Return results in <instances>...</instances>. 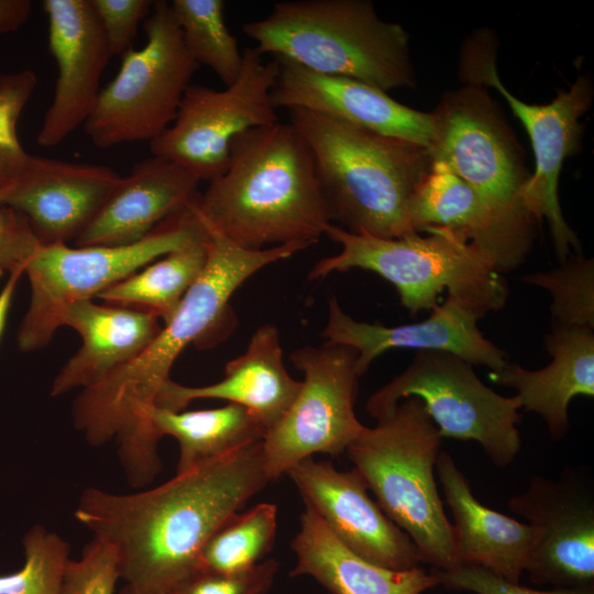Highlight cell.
Segmentation results:
<instances>
[{
	"label": "cell",
	"instance_id": "cell-20",
	"mask_svg": "<svg viewBox=\"0 0 594 594\" xmlns=\"http://www.w3.org/2000/svg\"><path fill=\"white\" fill-rule=\"evenodd\" d=\"M279 73L272 89L275 108H304L372 132L429 147L431 112L409 108L387 92L358 80L321 75L274 57Z\"/></svg>",
	"mask_w": 594,
	"mask_h": 594
},
{
	"label": "cell",
	"instance_id": "cell-3",
	"mask_svg": "<svg viewBox=\"0 0 594 594\" xmlns=\"http://www.w3.org/2000/svg\"><path fill=\"white\" fill-rule=\"evenodd\" d=\"M288 114L311 152L331 222L377 238L415 233L409 205L432 166L427 147L309 109Z\"/></svg>",
	"mask_w": 594,
	"mask_h": 594
},
{
	"label": "cell",
	"instance_id": "cell-29",
	"mask_svg": "<svg viewBox=\"0 0 594 594\" xmlns=\"http://www.w3.org/2000/svg\"><path fill=\"white\" fill-rule=\"evenodd\" d=\"M207 260L208 237L155 260L97 298L106 304L150 311L165 324L204 272Z\"/></svg>",
	"mask_w": 594,
	"mask_h": 594
},
{
	"label": "cell",
	"instance_id": "cell-10",
	"mask_svg": "<svg viewBox=\"0 0 594 594\" xmlns=\"http://www.w3.org/2000/svg\"><path fill=\"white\" fill-rule=\"evenodd\" d=\"M470 362L448 352L416 351L407 369L366 402L378 420L400 400L417 397L442 438L477 442L492 463L505 469L521 447L520 402L487 387Z\"/></svg>",
	"mask_w": 594,
	"mask_h": 594
},
{
	"label": "cell",
	"instance_id": "cell-15",
	"mask_svg": "<svg viewBox=\"0 0 594 594\" xmlns=\"http://www.w3.org/2000/svg\"><path fill=\"white\" fill-rule=\"evenodd\" d=\"M507 506L536 530L525 568L534 583L594 587V484L588 470L569 466L557 480L535 475Z\"/></svg>",
	"mask_w": 594,
	"mask_h": 594
},
{
	"label": "cell",
	"instance_id": "cell-4",
	"mask_svg": "<svg viewBox=\"0 0 594 594\" xmlns=\"http://www.w3.org/2000/svg\"><path fill=\"white\" fill-rule=\"evenodd\" d=\"M256 51L310 72L358 80L385 92L416 85L405 29L378 16L367 0L277 2L243 24Z\"/></svg>",
	"mask_w": 594,
	"mask_h": 594
},
{
	"label": "cell",
	"instance_id": "cell-8",
	"mask_svg": "<svg viewBox=\"0 0 594 594\" xmlns=\"http://www.w3.org/2000/svg\"><path fill=\"white\" fill-rule=\"evenodd\" d=\"M193 202L134 243L75 248L40 244L24 267L31 299L18 330L20 350L46 346L59 328L58 315L66 305L97 298L155 260L206 239L208 230Z\"/></svg>",
	"mask_w": 594,
	"mask_h": 594
},
{
	"label": "cell",
	"instance_id": "cell-31",
	"mask_svg": "<svg viewBox=\"0 0 594 594\" xmlns=\"http://www.w3.org/2000/svg\"><path fill=\"white\" fill-rule=\"evenodd\" d=\"M172 11L185 46L196 62L209 67L228 87L239 76L242 53L224 21L222 0H174Z\"/></svg>",
	"mask_w": 594,
	"mask_h": 594
},
{
	"label": "cell",
	"instance_id": "cell-16",
	"mask_svg": "<svg viewBox=\"0 0 594 594\" xmlns=\"http://www.w3.org/2000/svg\"><path fill=\"white\" fill-rule=\"evenodd\" d=\"M286 474L305 505L358 556L396 571L415 569L422 562L414 541L370 497L354 468L339 471L329 461L307 458Z\"/></svg>",
	"mask_w": 594,
	"mask_h": 594
},
{
	"label": "cell",
	"instance_id": "cell-42",
	"mask_svg": "<svg viewBox=\"0 0 594 594\" xmlns=\"http://www.w3.org/2000/svg\"><path fill=\"white\" fill-rule=\"evenodd\" d=\"M120 594H143L141 592H139L138 590H135L134 587H132L131 585L127 584L122 590H121V593Z\"/></svg>",
	"mask_w": 594,
	"mask_h": 594
},
{
	"label": "cell",
	"instance_id": "cell-7",
	"mask_svg": "<svg viewBox=\"0 0 594 594\" xmlns=\"http://www.w3.org/2000/svg\"><path fill=\"white\" fill-rule=\"evenodd\" d=\"M208 234L206 267L173 318L138 356L92 387L98 405L118 421L136 424L147 416L178 355L220 324L231 296L251 275L308 248L287 243L250 250L218 232L208 230Z\"/></svg>",
	"mask_w": 594,
	"mask_h": 594
},
{
	"label": "cell",
	"instance_id": "cell-1",
	"mask_svg": "<svg viewBox=\"0 0 594 594\" xmlns=\"http://www.w3.org/2000/svg\"><path fill=\"white\" fill-rule=\"evenodd\" d=\"M270 482L261 440L144 492L87 488L75 518L113 548L129 585L166 594L198 569L212 532Z\"/></svg>",
	"mask_w": 594,
	"mask_h": 594
},
{
	"label": "cell",
	"instance_id": "cell-37",
	"mask_svg": "<svg viewBox=\"0 0 594 594\" xmlns=\"http://www.w3.org/2000/svg\"><path fill=\"white\" fill-rule=\"evenodd\" d=\"M440 584L476 594H594V587H556L550 591L532 590L509 582L493 572L477 566L460 564L447 570L432 569Z\"/></svg>",
	"mask_w": 594,
	"mask_h": 594
},
{
	"label": "cell",
	"instance_id": "cell-27",
	"mask_svg": "<svg viewBox=\"0 0 594 594\" xmlns=\"http://www.w3.org/2000/svg\"><path fill=\"white\" fill-rule=\"evenodd\" d=\"M299 522L290 543L296 556L290 576H311L332 594H421L439 584L420 566L396 571L363 559L306 505Z\"/></svg>",
	"mask_w": 594,
	"mask_h": 594
},
{
	"label": "cell",
	"instance_id": "cell-38",
	"mask_svg": "<svg viewBox=\"0 0 594 594\" xmlns=\"http://www.w3.org/2000/svg\"><path fill=\"white\" fill-rule=\"evenodd\" d=\"M105 32L111 55H123L131 48L139 24L152 9L151 0H90Z\"/></svg>",
	"mask_w": 594,
	"mask_h": 594
},
{
	"label": "cell",
	"instance_id": "cell-19",
	"mask_svg": "<svg viewBox=\"0 0 594 594\" xmlns=\"http://www.w3.org/2000/svg\"><path fill=\"white\" fill-rule=\"evenodd\" d=\"M121 178L107 166L31 155L21 175L0 190V205L22 213L41 244H67L91 223Z\"/></svg>",
	"mask_w": 594,
	"mask_h": 594
},
{
	"label": "cell",
	"instance_id": "cell-33",
	"mask_svg": "<svg viewBox=\"0 0 594 594\" xmlns=\"http://www.w3.org/2000/svg\"><path fill=\"white\" fill-rule=\"evenodd\" d=\"M23 544L24 566L0 575V594H61L69 544L40 525L28 531Z\"/></svg>",
	"mask_w": 594,
	"mask_h": 594
},
{
	"label": "cell",
	"instance_id": "cell-2",
	"mask_svg": "<svg viewBox=\"0 0 594 594\" xmlns=\"http://www.w3.org/2000/svg\"><path fill=\"white\" fill-rule=\"evenodd\" d=\"M193 208L207 230L250 250L310 246L332 223L307 143L279 121L237 136L226 170Z\"/></svg>",
	"mask_w": 594,
	"mask_h": 594
},
{
	"label": "cell",
	"instance_id": "cell-14",
	"mask_svg": "<svg viewBox=\"0 0 594 594\" xmlns=\"http://www.w3.org/2000/svg\"><path fill=\"white\" fill-rule=\"evenodd\" d=\"M235 81L223 90L190 85L173 123L150 142L151 152L211 182L227 168L230 146L240 134L278 122L272 89L279 65L256 48L242 53Z\"/></svg>",
	"mask_w": 594,
	"mask_h": 594
},
{
	"label": "cell",
	"instance_id": "cell-17",
	"mask_svg": "<svg viewBox=\"0 0 594 594\" xmlns=\"http://www.w3.org/2000/svg\"><path fill=\"white\" fill-rule=\"evenodd\" d=\"M43 8L57 78L36 141L43 147H53L90 116L112 55L90 0H44Z\"/></svg>",
	"mask_w": 594,
	"mask_h": 594
},
{
	"label": "cell",
	"instance_id": "cell-36",
	"mask_svg": "<svg viewBox=\"0 0 594 594\" xmlns=\"http://www.w3.org/2000/svg\"><path fill=\"white\" fill-rule=\"evenodd\" d=\"M278 566L275 559H267L248 571L232 574L197 569L166 594H267Z\"/></svg>",
	"mask_w": 594,
	"mask_h": 594
},
{
	"label": "cell",
	"instance_id": "cell-34",
	"mask_svg": "<svg viewBox=\"0 0 594 594\" xmlns=\"http://www.w3.org/2000/svg\"><path fill=\"white\" fill-rule=\"evenodd\" d=\"M36 85L37 76L29 68L0 74V190L21 175L31 158L19 141L16 125Z\"/></svg>",
	"mask_w": 594,
	"mask_h": 594
},
{
	"label": "cell",
	"instance_id": "cell-28",
	"mask_svg": "<svg viewBox=\"0 0 594 594\" xmlns=\"http://www.w3.org/2000/svg\"><path fill=\"white\" fill-rule=\"evenodd\" d=\"M155 435L174 437L179 446L176 474L219 460L261 441L266 429L246 408L228 403L213 409L173 411L153 406L148 413Z\"/></svg>",
	"mask_w": 594,
	"mask_h": 594
},
{
	"label": "cell",
	"instance_id": "cell-41",
	"mask_svg": "<svg viewBox=\"0 0 594 594\" xmlns=\"http://www.w3.org/2000/svg\"><path fill=\"white\" fill-rule=\"evenodd\" d=\"M23 275L22 271H15L10 273L9 278L4 287L0 290V341L4 332L9 311L13 300L16 284L20 277Z\"/></svg>",
	"mask_w": 594,
	"mask_h": 594
},
{
	"label": "cell",
	"instance_id": "cell-6",
	"mask_svg": "<svg viewBox=\"0 0 594 594\" xmlns=\"http://www.w3.org/2000/svg\"><path fill=\"white\" fill-rule=\"evenodd\" d=\"M324 235L341 246L309 272L318 279L334 272L361 268L376 273L396 288L402 305L416 315L438 306L444 290L480 318L501 310L509 296L503 274L495 271L461 234L428 227L400 238L355 234L329 224Z\"/></svg>",
	"mask_w": 594,
	"mask_h": 594
},
{
	"label": "cell",
	"instance_id": "cell-30",
	"mask_svg": "<svg viewBox=\"0 0 594 594\" xmlns=\"http://www.w3.org/2000/svg\"><path fill=\"white\" fill-rule=\"evenodd\" d=\"M277 530V507L260 503L226 519L204 543L198 569L240 573L258 563L272 550Z\"/></svg>",
	"mask_w": 594,
	"mask_h": 594
},
{
	"label": "cell",
	"instance_id": "cell-26",
	"mask_svg": "<svg viewBox=\"0 0 594 594\" xmlns=\"http://www.w3.org/2000/svg\"><path fill=\"white\" fill-rule=\"evenodd\" d=\"M544 346L551 355L547 366L527 370L508 361L490 375L516 392L521 408L541 417L552 440H561L570 428L571 400L594 396V330L551 326Z\"/></svg>",
	"mask_w": 594,
	"mask_h": 594
},
{
	"label": "cell",
	"instance_id": "cell-22",
	"mask_svg": "<svg viewBox=\"0 0 594 594\" xmlns=\"http://www.w3.org/2000/svg\"><path fill=\"white\" fill-rule=\"evenodd\" d=\"M415 232L441 227L461 234L501 274L527 258L534 241L507 226L464 180L446 165L432 162L409 205Z\"/></svg>",
	"mask_w": 594,
	"mask_h": 594
},
{
	"label": "cell",
	"instance_id": "cell-32",
	"mask_svg": "<svg viewBox=\"0 0 594 594\" xmlns=\"http://www.w3.org/2000/svg\"><path fill=\"white\" fill-rule=\"evenodd\" d=\"M551 296V326L594 330V261L572 254L559 267L524 276Z\"/></svg>",
	"mask_w": 594,
	"mask_h": 594
},
{
	"label": "cell",
	"instance_id": "cell-39",
	"mask_svg": "<svg viewBox=\"0 0 594 594\" xmlns=\"http://www.w3.org/2000/svg\"><path fill=\"white\" fill-rule=\"evenodd\" d=\"M28 219L19 211L0 205V279L6 272L22 271L40 245Z\"/></svg>",
	"mask_w": 594,
	"mask_h": 594
},
{
	"label": "cell",
	"instance_id": "cell-21",
	"mask_svg": "<svg viewBox=\"0 0 594 594\" xmlns=\"http://www.w3.org/2000/svg\"><path fill=\"white\" fill-rule=\"evenodd\" d=\"M300 385L285 367L277 327L265 323L253 333L245 352L227 363L221 381L185 386L169 378L160 388L155 406L179 411L195 399H223L246 408L267 432L288 409Z\"/></svg>",
	"mask_w": 594,
	"mask_h": 594
},
{
	"label": "cell",
	"instance_id": "cell-40",
	"mask_svg": "<svg viewBox=\"0 0 594 594\" xmlns=\"http://www.w3.org/2000/svg\"><path fill=\"white\" fill-rule=\"evenodd\" d=\"M30 0H0V35L18 31L30 18Z\"/></svg>",
	"mask_w": 594,
	"mask_h": 594
},
{
	"label": "cell",
	"instance_id": "cell-35",
	"mask_svg": "<svg viewBox=\"0 0 594 594\" xmlns=\"http://www.w3.org/2000/svg\"><path fill=\"white\" fill-rule=\"evenodd\" d=\"M120 579L117 556L111 546L94 538L80 557L68 560L61 594H113Z\"/></svg>",
	"mask_w": 594,
	"mask_h": 594
},
{
	"label": "cell",
	"instance_id": "cell-24",
	"mask_svg": "<svg viewBox=\"0 0 594 594\" xmlns=\"http://www.w3.org/2000/svg\"><path fill=\"white\" fill-rule=\"evenodd\" d=\"M58 326H68L81 337V346L53 381L51 395L86 388L138 356L162 330L160 318L145 310L73 301L58 315Z\"/></svg>",
	"mask_w": 594,
	"mask_h": 594
},
{
	"label": "cell",
	"instance_id": "cell-12",
	"mask_svg": "<svg viewBox=\"0 0 594 594\" xmlns=\"http://www.w3.org/2000/svg\"><path fill=\"white\" fill-rule=\"evenodd\" d=\"M492 41L470 40L463 50L461 70L471 85L495 88L525 127L535 155V170L520 191L525 208L536 220L546 219L560 263L572 251L581 254V243L565 221L559 202L558 184L564 160L581 142V116L590 108L593 88L588 76H579L547 105H529L516 98L503 85L495 67Z\"/></svg>",
	"mask_w": 594,
	"mask_h": 594
},
{
	"label": "cell",
	"instance_id": "cell-5",
	"mask_svg": "<svg viewBox=\"0 0 594 594\" xmlns=\"http://www.w3.org/2000/svg\"><path fill=\"white\" fill-rule=\"evenodd\" d=\"M442 439L421 400L407 397L346 450L382 510L410 537L422 562L437 570L459 565L436 482Z\"/></svg>",
	"mask_w": 594,
	"mask_h": 594
},
{
	"label": "cell",
	"instance_id": "cell-18",
	"mask_svg": "<svg viewBox=\"0 0 594 594\" xmlns=\"http://www.w3.org/2000/svg\"><path fill=\"white\" fill-rule=\"evenodd\" d=\"M479 319L471 308L448 296L431 309L428 318L386 327L352 318L336 297H330L322 337L326 342L346 345L358 352L356 371L360 376L376 358L398 349L448 352L497 373L508 359L501 348L484 337L477 326Z\"/></svg>",
	"mask_w": 594,
	"mask_h": 594
},
{
	"label": "cell",
	"instance_id": "cell-11",
	"mask_svg": "<svg viewBox=\"0 0 594 594\" xmlns=\"http://www.w3.org/2000/svg\"><path fill=\"white\" fill-rule=\"evenodd\" d=\"M428 151L470 185L512 229L534 241L536 219L520 191L528 175L517 145L488 95L468 84L443 96L431 112Z\"/></svg>",
	"mask_w": 594,
	"mask_h": 594
},
{
	"label": "cell",
	"instance_id": "cell-13",
	"mask_svg": "<svg viewBox=\"0 0 594 594\" xmlns=\"http://www.w3.org/2000/svg\"><path fill=\"white\" fill-rule=\"evenodd\" d=\"M290 360L304 380L288 409L263 439L272 481L316 453L346 452L366 429L354 411L360 375L353 348L329 342L306 345L293 351Z\"/></svg>",
	"mask_w": 594,
	"mask_h": 594
},
{
	"label": "cell",
	"instance_id": "cell-23",
	"mask_svg": "<svg viewBox=\"0 0 594 594\" xmlns=\"http://www.w3.org/2000/svg\"><path fill=\"white\" fill-rule=\"evenodd\" d=\"M200 180L158 156L138 162L122 177L75 246L134 243L198 197Z\"/></svg>",
	"mask_w": 594,
	"mask_h": 594
},
{
	"label": "cell",
	"instance_id": "cell-25",
	"mask_svg": "<svg viewBox=\"0 0 594 594\" xmlns=\"http://www.w3.org/2000/svg\"><path fill=\"white\" fill-rule=\"evenodd\" d=\"M436 472L453 517L459 565H477L519 583L536 538L535 528L480 503L450 453H439Z\"/></svg>",
	"mask_w": 594,
	"mask_h": 594
},
{
	"label": "cell",
	"instance_id": "cell-9",
	"mask_svg": "<svg viewBox=\"0 0 594 594\" xmlns=\"http://www.w3.org/2000/svg\"><path fill=\"white\" fill-rule=\"evenodd\" d=\"M147 41L122 55L116 77L100 90L84 123L100 148L152 141L175 120L197 68L167 1H153L144 21Z\"/></svg>",
	"mask_w": 594,
	"mask_h": 594
}]
</instances>
